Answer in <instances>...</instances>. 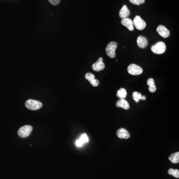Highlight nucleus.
<instances>
[{
  "instance_id": "1",
  "label": "nucleus",
  "mask_w": 179,
  "mask_h": 179,
  "mask_svg": "<svg viewBox=\"0 0 179 179\" xmlns=\"http://www.w3.org/2000/svg\"><path fill=\"white\" fill-rule=\"evenodd\" d=\"M26 107L29 110L36 111L39 110L43 107V104L39 101L35 100H28L25 104Z\"/></svg>"
},
{
  "instance_id": "2",
  "label": "nucleus",
  "mask_w": 179,
  "mask_h": 179,
  "mask_svg": "<svg viewBox=\"0 0 179 179\" xmlns=\"http://www.w3.org/2000/svg\"><path fill=\"white\" fill-rule=\"evenodd\" d=\"M151 51L157 54H162L164 53L166 50V46L165 43L160 41L151 47Z\"/></svg>"
},
{
  "instance_id": "3",
  "label": "nucleus",
  "mask_w": 179,
  "mask_h": 179,
  "mask_svg": "<svg viewBox=\"0 0 179 179\" xmlns=\"http://www.w3.org/2000/svg\"><path fill=\"white\" fill-rule=\"evenodd\" d=\"M117 47V43L116 42H111L107 45L106 48V53L107 55L110 58H114L116 57V51Z\"/></svg>"
},
{
  "instance_id": "4",
  "label": "nucleus",
  "mask_w": 179,
  "mask_h": 179,
  "mask_svg": "<svg viewBox=\"0 0 179 179\" xmlns=\"http://www.w3.org/2000/svg\"><path fill=\"white\" fill-rule=\"evenodd\" d=\"M128 71L129 74L130 75H140L143 72V69L141 67L134 64H132L129 65L128 68Z\"/></svg>"
},
{
  "instance_id": "5",
  "label": "nucleus",
  "mask_w": 179,
  "mask_h": 179,
  "mask_svg": "<svg viewBox=\"0 0 179 179\" xmlns=\"http://www.w3.org/2000/svg\"><path fill=\"white\" fill-rule=\"evenodd\" d=\"M32 128L31 125H25L19 128L18 131V135L22 138L27 137L32 132Z\"/></svg>"
},
{
  "instance_id": "6",
  "label": "nucleus",
  "mask_w": 179,
  "mask_h": 179,
  "mask_svg": "<svg viewBox=\"0 0 179 179\" xmlns=\"http://www.w3.org/2000/svg\"><path fill=\"white\" fill-rule=\"evenodd\" d=\"M133 23L135 27L139 31L144 30L146 26L145 22L139 16H136L134 18Z\"/></svg>"
},
{
  "instance_id": "7",
  "label": "nucleus",
  "mask_w": 179,
  "mask_h": 179,
  "mask_svg": "<svg viewBox=\"0 0 179 179\" xmlns=\"http://www.w3.org/2000/svg\"><path fill=\"white\" fill-rule=\"evenodd\" d=\"M157 32L163 38H167L170 36V32L166 27L162 25H160L156 29Z\"/></svg>"
},
{
  "instance_id": "8",
  "label": "nucleus",
  "mask_w": 179,
  "mask_h": 179,
  "mask_svg": "<svg viewBox=\"0 0 179 179\" xmlns=\"http://www.w3.org/2000/svg\"><path fill=\"white\" fill-rule=\"evenodd\" d=\"M105 65L103 62V59L102 57H100L97 62L93 64L92 65V68L95 71H101L104 69Z\"/></svg>"
},
{
  "instance_id": "9",
  "label": "nucleus",
  "mask_w": 179,
  "mask_h": 179,
  "mask_svg": "<svg viewBox=\"0 0 179 179\" xmlns=\"http://www.w3.org/2000/svg\"><path fill=\"white\" fill-rule=\"evenodd\" d=\"M116 134L117 136L121 139H128L130 137V133L128 130L124 128H121L117 130Z\"/></svg>"
},
{
  "instance_id": "10",
  "label": "nucleus",
  "mask_w": 179,
  "mask_h": 179,
  "mask_svg": "<svg viewBox=\"0 0 179 179\" xmlns=\"http://www.w3.org/2000/svg\"><path fill=\"white\" fill-rule=\"evenodd\" d=\"M147 39L142 35L138 36L137 39V44L138 47L140 48H145L148 45Z\"/></svg>"
},
{
  "instance_id": "11",
  "label": "nucleus",
  "mask_w": 179,
  "mask_h": 179,
  "mask_svg": "<svg viewBox=\"0 0 179 179\" xmlns=\"http://www.w3.org/2000/svg\"><path fill=\"white\" fill-rule=\"evenodd\" d=\"M121 23L123 26L128 28L130 31H133L134 30L133 21L130 18H125L121 20Z\"/></svg>"
},
{
  "instance_id": "12",
  "label": "nucleus",
  "mask_w": 179,
  "mask_h": 179,
  "mask_svg": "<svg viewBox=\"0 0 179 179\" xmlns=\"http://www.w3.org/2000/svg\"><path fill=\"white\" fill-rule=\"evenodd\" d=\"M116 106L117 108H121L125 110H128L130 108V106L128 101L124 99H120L116 102Z\"/></svg>"
},
{
  "instance_id": "13",
  "label": "nucleus",
  "mask_w": 179,
  "mask_h": 179,
  "mask_svg": "<svg viewBox=\"0 0 179 179\" xmlns=\"http://www.w3.org/2000/svg\"><path fill=\"white\" fill-rule=\"evenodd\" d=\"M130 10H129L127 6L124 5L120 10V18L122 19L127 18L130 15Z\"/></svg>"
},
{
  "instance_id": "14",
  "label": "nucleus",
  "mask_w": 179,
  "mask_h": 179,
  "mask_svg": "<svg viewBox=\"0 0 179 179\" xmlns=\"http://www.w3.org/2000/svg\"><path fill=\"white\" fill-rule=\"evenodd\" d=\"M147 84L149 86V91L151 93H154L156 90V87L155 84L154 80L153 78H149L147 80Z\"/></svg>"
},
{
  "instance_id": "15",
  "label": "nucleus",
  "mask_w": 179,
  "mask_h": 179,
  "mask_svg": "<svg viewBox=\"0 0 179 179\" xmlns=\"http://www.w3.org/2000/svg\"><path fill=\"white\" fill-rule=\"evenodd\" d=\"M169 160L173 163L176 164L179 162V152H176L172 154L169 157Z\"/></svg>"
},
{
  "instance_id": "16",
  "label": "nucleus",
  "mask_w": 179,
  "mask_h": 179,
  "mask_svg": "<svg viewBox=\"0 0 179 179\" xmlns=\"http://www.w3.org/2000/svg\"><path fill=\"white\" fill-rule=\"evenodd\" d=\"M126 95H127V92H126V90L124 88H120L117 92V94H116L117 97L120 99H124L126 97Z\"/></svg>"
},
{
  "instance_id": "17",
  "label": "nucleus",
  "mask_w": 179,
  "mask_h": 179,
  "mask_svg": "<svg viewBox=\"0 0 179 179\" xmlns=\"http://www.w3.org/2000/svg\"><path fill=\"white\" fill-rule=\"evenodd\" d=\"M168 174H170L171 175L175 177L176 178H179V170L178 169H174L171 168L169 169L168 171Z\"/></svg>"
},
{
  "instance_id": "18",
  "label": "nucleus",
  "mask_w": 179,
  "mask_h": 179,
  "mask_svg": "<svg viewBox=\"0 0 179 179\" xmlns=\"http://www.w3.org/2000/svg\"><path fill=\"white\" fill-rule=\"evenodd\" d=\"M141 94L138 92H134L133 93V98L136 103H138L140 100H141Z\"/></svg>"
},
{
  "instance_id": "19",
  "label": "nucleus",
  "mask_w": 179,
  "mask_h": 179,
  "mask_svg": "<svg viewBox=\"0 0 179 179\" xmlns=\"http://www.w3.org/2000/svg\"><path fill=\"white\" fill-rule=\"evenodd\" d=\"M79 139H80L81 141L84 144V143H87V142H88L89 141V138H88V136H87V135L86 133L83 134L81 136V137H80V138H79Z\"/></svg>"
},
{
  "instance_id": "20",
  "label": "nucleus",
  "mask_w": 179,
  "mask_h": 179,
  "mask_svg": "<svg viewBox=\"0 0 179 179\" xmlns=\"http://www.w3.org/2000/svg\"><path fill=\"white\" fill-rule=\"evenodd\" d=\"M85 78L87 80L90 82L91 81V80L94 79L95 78V75H94V74L91 73H87L85 75Z\"/></svg>"
},
{
  "instance_id": "21",
  "label": "nucleus",
  "mask_w": 179,
  "mask_h": 179,
  "mask_svg": "<svg viewBox=\"0 0 179 179\" xmlns=\"http://www.w3.org/2000/svg\"><path fill=\"white\" fill-rule=\"evenodd\" d=\"M130 3L136 5H140L141 4L144 3L145 0H129Z\"/></svg>"
},
{
  "instance_id": "22",
  "label": "nucleus",
  "mask_w": 179,
  "mask_h": 179,
  "mask_svg": "<svg viewBox=\"0 0 179 179\" xmlns=\"http://www.w3.org/2000/svg\"><path fill=\"white\" fill-rule=\"evenodd\" d=\"M91 84L93 87H96L98 86V85H99V80H97L96 79H94L93 80H91V81H90Z\"/></svg>"
},
{
  "instance_id": "23",
  "label": "nucleus",
  "mask_w": 179,
  "mask_h": 179,
  "mask_svg": "<svg viewBox=\"0 0 179 179\" xmlns=\"http://www.w3.org/2000/svg\"><path fill=\"white\" fill-rule=\"evenodd\" d=\"M48 1L50 3L53 5H57L61 1V0H48Z\"/></svg>"
},
{
  "instance_id": "24",
  "label": "nucleus",
  "mask_w": 179,
  "mask_h": 179,
  "mask_svg": "<svg viewBox=\"0 0 179 179\" xmlns=\"http://www.w3.org/2000/svg\"><path fill=\"white\" fill-rule=\"evenodd\" d=\"M83 144H84V143H83L80 139H79L76 141V145L78 147H81Z\"/></svg>"
},
{
  "instance_id": "25",
  "label": "nucleus",
  "mask_w": 179,
  "mask_h": 179,
  "mask_svg": "<svg viewBox=\"0 0 179 179\" xmlns=\"http://www.w3.org/2000/svg\"><path fill=\"white\" fill-rule=\"evenodd\" d=\"M146 99L145 96H142L141 100H145Z\"/></svg>"
}]
</instances>
